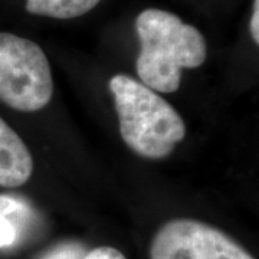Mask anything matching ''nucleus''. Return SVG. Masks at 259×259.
<instances>
[{
    "instance_id": "9",
    "label": "nucleus",
    "mask_w": 259,
    "mask_h": 259,
    "mask_svg": "<svg viewBox=\"0 0 259 259\" xmlns=\"http://www.w3.org/2000/svg\"><path fill=\"white\" fill-rule=\"evenodd\" d=\"M18 239V231L8 218L0 214V248H8Z\"/></svg>"
},
{
    "instance_id": "11",
    "label": "nucleus",
    "mask_w": 259,
    "mask_h": 259,
    "mask_svg": "<svg viewBox=\"0 0 259 259\" xmlns=\"http://www.w3.org/2000/svg\"><path fill=\"white\" fill-rule=\"evenodd\" d=\"M250 35L255 44H259V0H253V13L250 18Z\"/></svg>"
},
{
    "instance_id": "4",
    "label": "nucleus",
    "mask_w": 259,
    "mask_h": 259,
    "mask_svg": "<svg viewBox=\"0 0 259 259\" xmlns=\"http://www.w3.org/2000/svg\"><path fill=\"white\" fill-rule=\"evenodd\" d=\"M151 259H255L221 229L194 219H173L154 235Z\"/></svg>"
},
{
    "instance_id": "1",
    "label": "nucleus",
    "mask_w": 259,
    "mask_h": 259,
    "mask_svg": "<svg viewBox=\"0 0 259 259\" xmlns=\"http://www.w3.org/2000/svg\"><path fill=\"white\" fill-rule=\"evenodd\" d=\"M140 54L136 62L141 82L153 91L176 93L182 71L203 64L207 56L200 30L160 9H146L136 20Z\"/></svg>"
},
{
    "instance_id": "10",
    "label": "nucleus",
    "mask_w": 259,
    "mask_h": 259,
    "mask_svg": "<svg viewBox=\"0 0 259 259\" xmlns=\"http://www.w3.org/2000/svg\"><path fill=\"white\" fill-rule=\"evenodd\" d=\"M83 259H127L120 250L111 246H98L85 253Z\"/></svg>"
},
{
    "instance_id": "8",
    "label": "nucleus",
    "mask_w": 259,
    "mask_h": 259,
    "mask_svg": "<svg viewBox=\"0 0 259 259\" xmlns=\"http://www.w3.org/2000/svg\"><path fill=\"white\" fill-rule=\"evenodd\" d=\"M85 253V246L79 242L66 241L54 245L37 259H83Z\"/></svg>"
},
{
    "instance_id": "6",
    "label": "nucleus",
    "mask_w": 259,
    "mask_h": 259,
    "mask_svg": "<svg viewBox=\"0 0 259 259\" xmlns=\"http://www.w3.org/2000/svg\"><path fill=\"white\" fill-rule=\"evenodd\" d=\"M100 2L101 0H26V10L37 16L74 19L88 13Z\"/></svg>"
},
{
    "instance_id": "2",
    "label": "nucleus",
    "mask_w": 259,
    "mask_h": 259,
    "mask_svg": "<svg viewBox=\"0 0 259 259\" xmlns=\"http://www.w3.org/2000/svg\"><path fill=\"white\" fill-rule=\"evenodd\" d=\"M110 91L120 122V134L134 153L164 158L186 136L179 112L161 95L128 75H114Z\"/></svg>"
},
{
    "instance_id": "3",
    "label": "nucleus",
    "mask_w": 259,
    "mask_h": 259,
    "mask_svg": "<svg viewBox=\"0 0 259 259\" xmlns=\"http://www.w3.org/2000/svg\"><path fill=\"white\" fill-rule=\"evenodd\" d=\"M54 94L48 58L37 44L0 32V101L23 112L47 107Z\"/></svg>"
},
{
    "instance_id": "7",
    "label": "nucleus",
    "mask_w": 259,
    "mask_h": 259,
    "mask_svg": "<svg viewBox=\"0 0 259 259\" xmlns=\"http://www.w3.org/2000/svg\"><path fill=\"white\" fill-rule=\"evenodd\" d=\"M29 207L23 200L9 194H0V214L8 218L19 233V225H23V221L29 218Z\"/></svg>"
},
{
    "instance_id": "5",
    "label": "nucleus",
    "mask_w": 259,
    "mask_h": 259,
    "mask_svg": "<svg viewBox=\"0 0 259 259\" xmlns=\"http://www.w3.org/2000/svg\"><path fill=\"white\" fill-rule=\"evenodd\" d=\"M33 171V158L28 147L0 118V186L19 187L25 185Z\"/></svg>"
}]
</instances>
